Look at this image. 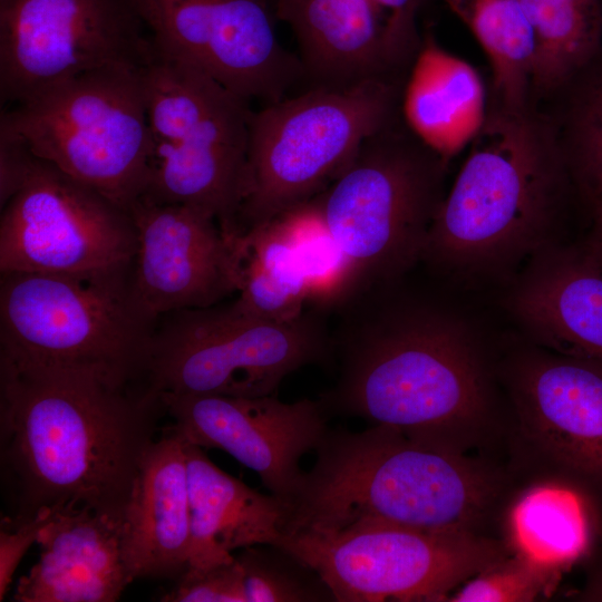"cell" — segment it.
I'll list each match as a JSON object with an SVG mask.
<instances>
[{
	"mask_svg": "<svg viewBox=\"0 0 602 602\" xmlns=\"http://www.w3.org/2000/svg\"><path fill=\"white\" fill-rule=\"evenodd\" d=\"M398 278L358 288L332 309L338 377L318 400L328 415L389 426L453 454L504 460L498 362L439 304L401 291Z\"/></svg>",
	"mask_w": 602,
	"mask_h": 602,
	"instance_id": "cell-1",
	"label": "cell"
},
{
	"mask_svg": "<svg viewBox=\"0 0 602 602\" xmlns=\"http://www.w3.org/2000/svg\"><path fill=\"white\" fill-rule=\"evenodd\" d=\"M164 409L142 381L0 356V458L8 515L32 518L77 506L122 524Z\"/></svg>",
	"mask_w": 602,
	"mask_h": 602,
	"instance_id": "cell-2",
	"label": "cell"
},
{
	"mask_svg": "<svg viewBox=\"0 0 602 602\" xmlns=\"http://www.w3.org/2000/svg\"><path fill=\"white\" fill-rule=\"evenodd\" d=\"M314 452L283 503L282 535L388 524L504 538L525 486L504 460L445 452L383 425L329 429Z\"/></svg>",
	"mask_w": 602,
	"mask_h": 602,
	"instance_id": "cell-3",
	"label": "cell"
},
{
	"mask_svg": "<svg viewBox=\"0 0 602 602\" xmlns=\"http://www.w3.org/2000/svg\"><path fill=\"white\" fill-rule=\"evenodd\" d=\"M430 226L420 263L494 265L543 239L572 183L557 127L531 105L494 103Z\"/></svg>",
	"mask_w": 602,
	"mask_h": 602,
	"instance_id": "cell-4",
	"label": "cell"
},
{
	"mask_svg": "<svg viewBox=\"0 0 602 602\" xmlns=\"http://www.w3.org/2000/svg\"><path fill=\"white\" fill-rule=\"evenodd\" d=\"M142 75L151 133L142 197L202 208L225 234L236 233L247 182L250 101L155 54Z\"/></svg>",
	"mask_w": 602,
	"mask_h": 602,
	"instance_id": "cell-5",
	"label": "cell"
},
{
	"mask_svg": "<svg viewBox=\"0 0 602 602\" xmlns=\"http://www.w3.org/2000/svg\"><path fill=\"white\" fill-rule=\"evenodd\" d=\"M446 163L396 118L369 136L315 196L348 263V293L396 279L420 263L444 198Z\"/></svg>",
	"mask_w": 602,
	"mask_h": 602,
	"instance_id": "cell-6",
	"label": "cell"
},
{
	"mask_svg": "<svg viewBox=\"0 0 602 602\" xmlns=\"http://www.w3.org/2000/svg\"><path fill=\"white\" fill-rule=\"evenodd\" d=\"M155 327L135 301L130 271L1 272L0 356L144 381Z\"/></svg>",
	"mask_w": 602,
	"mask_h": 602,
	"instance_id": "cell-7",
	"label": "cell"
},
{
	"mask_svg": "<svg viewBox=\"0 0 602 602\" xmlns=\"http://www.w3.org/2000/svg\"><path fill=\"white\" fill-rule=\"evenodd\" d=\"M399 80L305 88L253 113L239 231L323 192L361 144L397 117Z\"/></svg>",
	"mask_w": 602,
	"mask_h": 602,
	"instance_id": "cell-8",
	"label": "cell"
},
{
	"mask_svg": "<svg viewBox=\"0 0 602 602\" xmlns=\"http://www.w3.org/2000/svg\"><path fill=\"white\" fill-rule=\"evenodd\" d=\"M159 319L145 369V382L158 396L262 397L301 367L333 361L331 313L312 305L282 322L253 315L235 301Z\"/></svg>",
	"mask_w": 602,
	"mask_h": 602,
	"instance_id": "cell-9",
	"label": "cell"
},
{
	"mask_svg": "<svg viewBox=\"0 0 602 602\" xmlns=\"http://www.w3.org/2000/svg\"><path fill=\"white\" fill-rule=\"evenodd\" d=\"M142 69L103 68L57 84L3 113L0 129L128 211L144 194L149 169Z\"/></svg>",
	"mask_w": 602,
	"mask_h": 602,
	"instance_id": "cell-10",
	"label": "cell"
},
{
	"mask_svg": "<svg viewBox=\"0 0 602 602\" xmlns=\"http://www.w3.org/2000/svg\"><path fill=\"white\" fill-rule=\"evenodd\" d=\"M505 459L524 484L554 482L602 511V361L543 347L498 363Z\"/></svg>",
	"mask_w": 602,
	"mask_h": 602,
	"instance_id": "cell-11",
	"label": "cell"
},
{
	"mask_svg": "<svg viewBox=\"0 0 602 602\" xmlns=\"http://www.w3.org/2000/svg\"><path fill=\"white\" fill-rule=\"evenodd\" d=\"M336 602H441L491 563L512 553L501 537L439 533L388 524L282 535Z\"/></svg>",
	"mask_w": 602,
	"mask_h": 602,
	"instance_id": "cell-12",
	"label": "cell"
},
{
	"mask_svg": "<svg viewBox=\"0 0 602 602\" xmlns=\"http://www.w3.org/2000/svg\"><path fill=\"white\" fill-rule=\"evenodd\" d=\"M153 57L132 0H0L2 101L103 68H143Z\"/></svg>",
	"mask_w": 602,
	"mask_h": 602,
	"instance_id": "cell-13",
	"label": "cell"
},
{
	"mask_svg": "<svg viewBox=\"0 0 602 602\" xmlns=\"http://www.w3.org/2000/svg\"><path fill=\"white\" fill-rule=\"evenodd\" d=\"M135 249L127 210L33 154L1 207L0 273H126Z\"/></svg>",
	"mask_w": 602,
	"mask_h": 602,
	"instance_id": "cell-14",
	"label": "cell"
},
{
	"mask_svg": "<svg viewBox=\"0 0 602 602\" xmlns=\"http://www.w3.org/2000/svg\"><path fill=\"white\" fill-rule=\"evenodd\" d=\"M155 55L197 69L235 95L278 101L303 80L275 32L270 0H132Z\"/></svg>",
	"mask_w": 602,
	"mask_h": 602,
	"instance_id": "cell-15",
	"label": "cell"
},
{
	"mask_svg": "<svg viewBox=\"0 0 602 602\" xmlns=\"http://www.w3.org/2000/svg\"><path fill=\"white\" fill-rule=\"evenodd\" d=\"M172 427L185 440L224 450L259 475L282 503L295 492L304 470L300 460L315 450L328 427L321 402H283L274 395L230 397L161 394Z\"/></svg>",
	"mask_w": 602,
	"mask_h": 602,
	"instance_id": "cell-16",
	"label": "cell"
},
{
	"mask_svg": "<svg viewBox=\"0 0 602 602\" xmlns=\"http://www.w3.org/2000/svg\"><path fill=\"white\" fill-rule=\"evenodd\" d=\"M128 212L136 233L130 287L149 319L212 307L237 293L232 241L212 214L143 197Z\"/></svg>",
	"mask_w": 602,
	"mask_h": 602,
	"instance_id": "cell-17",
	"label": "cell"
},
{
	"mask_svg": "<svg viewBox=\"0 0 602 602\" xmlns=\"http://www.w3.org/2000/svg\"><path fill=\"white\" fill-rule=\"evenodd\" d=\"M293 32L307 88H347L399 80L409 64L398 50L388 13L373 0H270Z\"/></svg>",
	"mask_w": 602,
	"mask_h": 602,
	"instance_id": "cell-18",
	"label": "cell"
},
{
	"mask_svg": "<svg viewBox=\"0 0 602 602\" xmlns=\"http://www.w3.org/2000/svg\"><path fill=\"white\" fill-rule=\"evenodd\" d=\"M132 580H178L190 566L191 511L183 438L171 426L146 450L120 524Z\"/></svg>",
	"mask_w": 602,
	"mask_h": 602,
	"instance_id": "cell-19",
	"label": "cell"
},
{
	"mask_svg": "<svg viewBox=\"0 0 602 602\" xmlns=\"http://www.w3.org/2000/svg\"><path fill=\"white\" fill-rule=\"evenodd\" d=\"M37 544L40 557L18 581L17 602H114L133 582L120 524L88 507L51 512Z\"/></svg>",
	"mask_w": 602,
	"mask_h": 602,
	"instance_id": "cell-20",
	"label": "cell"
},
{
	"mask_svg": "<svg viewBox=\"0 0 602 602\" xmlns=\"http://www.w3.org/2000/svg\"><path fill=\"white\" fill-rule=\"evenodd\" d=\"M183 440L191 511L188 567L230 562L234 551L249 546L279 545L283 503L229 475L202 447Z\"/></svg>",
	"mask_w": 602,
	"mask_h": 602,
	"instance_id": "cell-21",
	"label": "cell"
},
{
	"mask_svg": "<svg viewBox=\"0 0 602 602\" xmlns=\"http://www.w3.org/2000/svg\"><path fill=\"white\" fill-rule=\"evenodd\" d=\"M513 304L538 346L602 361V261L592 249L538 266Z\"/></svg>",
	"mask_w": 602,
	"mask_h": 602,
	"instance_id": "cell-22",
	"label": "cell"
},
{
	"mask_svg": "<svg viewBox=\"0 0 602 602\" xmlns=\"http://www.w3.org/2000/svg\"><path fill=\"white\" fill-rule=\"evenodd\" d=\"M401 111L409 130L448 162L472 144L485 123V85L470 64L428 35L411 62Z\"/></svg>",
	"mask_w": 602,
	"mask_h": 602,
	"instance_id": "cell-23",
	"label": "cell"
},
{
	"mask_svg": "<svg viewBox=\"0 0 602 602\" xmlns=\"http://www.w3.org/2000/svg\"><path fill=\"white\" fill-rule=\"evenodd\" d=\"M602 518L584 494L554 482L525 485L506 514L512 551L562 572L579 566Z\"/></svg>",
	"mask_w": 602,
	"mask_h": 602,
	"instance_id": "cell-24",
	"label": "cell"
},
{
	"mask_svg": "<svg viewBox=\"0 0 602 602\" xmlns=\"http://www.w3.org/2000/svg\"><path fill=\"white\" fill-rule=\"evenodd\" d=\"M239 289L235 302L259 318L282 322L309 304L310 281L284 214L229 236Z\"/></svg>",
	"mask_w": 602,
	"mask_h": 602,
	"instance_id": "cell-25",
	"label": "cell"
},
{
	"mask_svg": "<svg viewBox=\"0 0 602 602\" xmlns=\"http://www.w3.org/2000/svg\"><path fill=\"white\" fill-rule=\"evenodd\" d=\"M534 38L532 93L561 91L602 51L601 0H520Z\"/></svg>",
	"mask_w": 602,
	"mask_h": 602,
	"instance_id": "cell-26",
	"label": "cell"
},
{
	"mask_svg": "<svg viewBox=\"0 0 602 602\" xmlns=\"http://www.w3.org/2000/svg\"><path fill=\"white\" fill-rule=\"evenodd\" d=\"M483 48L492 68L494 103L530 105L534 38L520 0H445Z\"/></svg>",
	"mask_w": 602,
	"mask_h": 602,
	"instance_id": "cell-27",
	"label": "cell"
},
{
	"mask_svg": "<svg viewBox=\"0 0 602 602\" xmlns=\"http://www.w3.org/2000/svg\"><path fill=\"white\" fill-rule=\"evenodd\" d=\"M562 90L559 137L572 183L593 211L602 205V51Z\"/></svg>",
	"mask_w": 602,
	"mask_h": 602,
	"instance_id": "cell-28",
	"label": "cell"
},
{
	"mask_svg": "<svg viewBox=\"0 0 602 602\" xmlns=\"http://www.w3.org/2000/svg\"><path fill=\"white\" fill-rule=\"evenodd\" d=\"M246 602H331L336 598L305 562L279 545H254L235 555Z\"/></svg>",
	"mask_w": 602,
	"mask_h": 602,
	"instance_id": "cell-29",
	"label": "cell"
},
{
	"mask_svg": "<svg viewBox=\"0 0 602 602\" xmlns=\"http://www.w3.org/2000/svg\"><path fill=\"white\" fill-rule=\"evenodd\" d=\"M564 572L520 553L491 563L448 598V602H532L550 598Z\"/></svg>",
	"mask_w": 602,
	"mask_h": 602,
	"instance_id": "cell-30",
	"label": "cell"
},
{
	"mask_svg": "<svg viewBox=\"0 0 602 602\" xmlns=\"http://www.w3.org/2000/svg\"><path fill=\"white\" fill-rule=\"evenodd\" d=\"M164 602H246L237 560L207 567H188L161 599Z\"/></svg>",
	"mask_w": 602,
	"mask_h": 602,
	"instance_id": "cell-31",
	"label": "cell"
},
{
	"mask_svg": "<svg viewBox=\"0 0 602 602\" xmlns=\"http://www.w3.org/2000/svg\"><path fill=\"white\" fill-rule=\"evenodd\" d=\"M51 512L32 518H16L6 515L0 523V601L7 595L14 572L28 548L37 543Z\"/></svg>",
	"mask_w": 602,
	"mask_h": 602,
	"instance_id": "cell-32",
	"label": "cell"
},
{
	"mask_svg": "<svg viewBox=\"0 0 602 602\" xmlns=\"http://www.w3.org/2000/svg\"><path fill=\"white\" fill-rule=\"evenodd\" d=\"M32 153L14 135L0 129V204L1 207L21 186Z\"/></svg>",
	"mask_w": 602,
	"mask_h": 602,
	"instance_id": "cell-33",
	"label": "cell"
},
{
	"mask_svg": "<svg viewBox=\"0 0 602 602\" xmlns=\"http://www.w3.org/2000/svg\"><path fill=\"white\" fill-rule=\"evenodd\" d=\"M390 18V30L402 57L412 62L420 42L416 30V16L423 0H373Z\"/></svg>",
	"mask_w": 602,
	"mask_h": 602,
	"instance_id": "cell-34",
	"label": "cell"
},
{
	"mask_svg": "<svg viewBox=\"0 0 602 602\" xmlns=\"http://www.w3.org/2000/svg\"><path fill=\"white\" fill-rule=\"evenodd\" d=\"M580 566L583 583L566 598L576 602H602V518Z\"/></svg>",
	"mask_w": 602,
	"mask_h": 602,
	"instance_id": "cell-35",
	"label": "cell"
},
{
	"mask_svg": "<svg viewBox=\"0 0 602 602\" xmlns=\"http://www.w3.org/2000/svg\"><path fill=\"white\" fill-rule=\"evenodd\" d=\"M595 221V235L592 245V250L602 261V210L593 212Z\"/></svg>",
	"mask_w": 602,
	"mask_h": 602,
	"instance_id": "cell-36",
	"label": "cell"
},
{
	"mask_svg": "<svg viewBox=\"0 0 602 602\" xmlns=\"http://www.w3.org/2000/svg\"><path fill=\"white\" fill-rule=\"evenodd\" d=\"M598 210H602V206H600V207L595 208L594 211H598ZM594 211H593V212H594Z\"/></svg>",
	"mask_w": 602,
	"mask_h": 602,
	"instance_id": "cell-37",
	"label": "cell"
}]
</instances>
